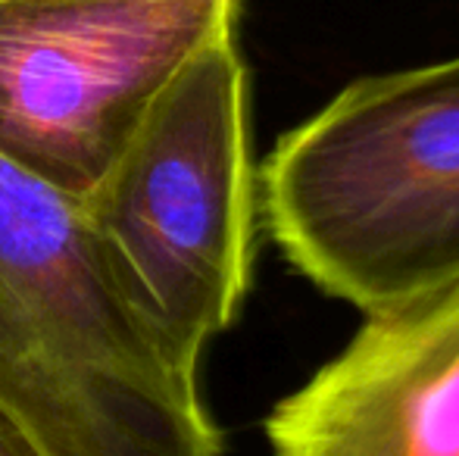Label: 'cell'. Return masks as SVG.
Here are the masks:
<instances>
[{"instance_id":"6da1fadb","label":"cell","mask_w":459,"mask_h":456,"mask_svg":"<svg viewBox=\"0 0 459 456\" xmlns=\"http://www.w3.org/2000/svg\"><path fill=\"white\" fill-rule=\"evenodd\" d=\"M0 403L44 456H222L197 372L122 291L79 207L4 159Z\"/></svg>"},{"instance_id":"7a4b0ae2","label":"cell","mask_w":459,"mask_h":456,"mask_svg":"<svg viewBox=\"0 0 459 456\" xmlns=\"http://www.w3.org/2000/svg\"><path fill=\"white\" fill-rule=\"evenodd\" d=\"M281 256L381 313L459 285V56L366 75L284 132L260 169Z\"/></svg>"},{"instance_id":"3957f363","label":"cell","mask_w":459,"mask_h":456,"mask_svg":"<svg viewBox=\"0 0 459 456\" xmlns=\"http://www.w3.org/2000/svg\"><path fill=\"white\" fill-rule=\"evenodd\" d=\"M79 216L132 304L197 372L250 288L256 172L235 31L157 94Z\"/></svg>"},{"instance_id":"277c9868","label":"cell","mask_w":459,"mask_h":456,"mask_svg":"<svg viewBox=\"0 0 459 456\" xmlns=\"http://www.w3.org/2000/svg\"><path fill=\"white\" fill-rule=\"evenodd\" d=\"M244 0L0 4V159L82 203L157 94Z\"/></svg>"},{"instance_id":"5b68a950","label":"cell","mask_w":459,"mask_h":456,"mask_svg":"<svg viewBox=\"0 0 459 456\" xmlns=\"http://www.w3.org/2000/svg\"><path fill=\"white\" fill-rule=\"evenodd\" d=\"M275 456H459V285L366 313L266 416Z\"/></svg>"},{"instance_id":"8992f818","label":"cell","mask_w":459,"mask_h":456,"mask_svg":"<svg viewBox=\"0 0 459 456\" xmlns=\"http://www.w3.org/2000/svg\"><path fill=\"white\" fill-rule=\"evenodd\" d=\"M0 456H44L19 419L0 403Z\"/></svg>"},{"instance_id":"52a82bcc","label":"cell","mask_w":459,"mask_h":456,"mask_svg":"<svg viewBox=\"0 0 459 456\" xmlns=\"http://www.w3.org/2000/svg\"><path fill=\"white\" fill-rule=\"evenodd\" d=\"M0 4H6V0H0Z\"/></svg>"}]
</instances>
